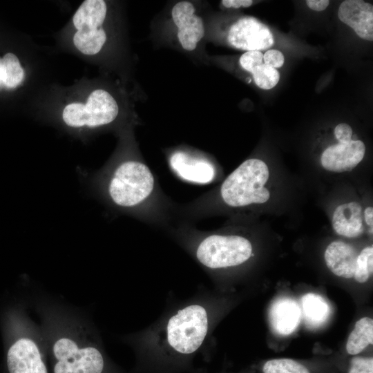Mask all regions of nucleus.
I'll use <instances>...</instances> for the list:
<instances>
[{
    "label": "nucleus",
    "instance_id": "obj_1",
    "mask_svg": "<svg viewBox=\"0 0 373 373\" xmlns=\"http://www.w3.org/2000/svg\"><path fill=\"white\" fill-rule=\"evenodd\" d=\"M232 304L231 298L202 289L169 305L149 327L122 337L135 357L130 373H204L194 368L195 358Z\"/></svg>",
    "mask_w": 373,
    "mask_h": 373
},
{
    "label": "nucleus",
    "instance_id": "obj_2",
    "mask_svg": "<svg viewBox=\"0 0 373 373\" xmlns=\"http://www.w3.org/2000/svg\"><path fill=\"white\" fill-rule=\"evenodd\" d=\"M130 128L113 157L88 178L92 193L115 214L164 231L175 222L176 203L162 191Z\"/></svg>",
    "mask_w": 373,
    "mask_h": 373
},
{
    "label": "nucleus",
    "instance_id": "obj_3",
    "mask_svg": "<svg viewBox=\"0 0 373 373\" xmlns=\"http://www.w3.org/2000/svg\"><path fill=\"white\" fill-rule=\"evenodd\" d=\"M37 312L51 373H127L108 356L95 326L79 311L40 299Z\"/></svg>",
    "mask_w": 373,
    "mask_h": 373
},
{
    "label": "nucleus",
    "instance_id": "obj_4",
    "mask_svg": "<svg viewBox=\"0 0 373 373\" xmlns=\"http://www.w3.org/2000/svg\"><path fill=\"white\" fill-rule=\"evenodd\" d=\"M164 232L217 283L226 282L255 256L251 240L233 231H204L176 222Z\"/></svg>",
    "mask_w": 373,
    "mask_h": 373
},
{
    "label": "nucleus",
    "instance_id": "obj_5",
    "mask_svg": "<svg viewBox=\"0 0 373 373\" xmlns=\"http://www.w3.org/2000/svg\"><path fill=\"white\" fill-rule=\"evenodd\" d=\"M150 37L155 46L173 49L195 64L209 61L203 3L179 0L166 3L153 19Z\"/></svg>",
    "mask_w": 373,
    "mask_h": 373
},
{
    "label": "nucleus",
    "instance_id": "obj_6",
    "mask_svg": "<svg viewBox=\"0 0 373 373\" xmlns=\"http://www.w3.org/2000/svg\"><path fill=\"white\" fill-rule=\"evenodd\" d=\"M17 334L8 347V373H49L45 340L40 328L23 312L17 319Z\"/></svg>",
    "mask_w": 373,
    "mask_h": 373
},
{
    "label": "nucleus",
    "instance_id": "obj_7",
    "mask_svg": "<svg viewBox=\"0 0 373 373\" xmlns=\"http://www.w3.org/2000/svg\"><path fill=\"white\" fill-rule=\"evenodd\" d=\"M162 151L170 170L182 181L202 185L213 182L218 177L216 162L204 151L182 144Z\"/></svg>",
    "mask_w": 373,
    "mask_h": 373
},
{
    "label": "nucleus",
    "instance_id": "obj_8",
    "mask_svg": "<svg viewBox=\"0 0 373 373\" xmlns=\"http://www.w3.org/2000/svg\"><path fill=\"white\" fill-rule=\"evenodd\" d=\"M224 37L229 46L246 52L267 49L274 42L269 28L252 17L236 19L229 26Z\"/></svg>",
    "mask_w": 373,
    "mask_h": 373
},
{
    "label": "nucleus",
    "instance_id": "obj_9",
    "mask_svg": "<svg viewBox=\"0 0 373 373\" xmlns=\"http://www.w3.org/2000/svg\"><path fill=\"white\" fill-rule=\"evenodd\" d=\"M86 126L90 130L114 126L119 119L120 106L116 97L103 88L94 90L85 104Z\"/></svg>",
    "mask_w": 373,
    "mask_h": 373
},
{
    "label": "nucleus",
    "instance_id": "obj_10",
    "mask_svg": "<svg viewBox=\"0 0 373 373\" xmlns=\"http://www.w3.org/2000/svg\"><path fill=\"white\" fill-rule=\"evenodd\" d=\"M365 146L359 140L337 143L327 147L322 153L321 163L327 171L343 173L354 169L363 159Z\"/></svg>",
    "mask_w": 373,
    "mask_h": 373
},
{
    "label": "nucleus",
    "instance_id": "obj_11",
    "mask_svg": "<svg viewBox=\"0 0 373 373\" xmlns=\"http://www.w3.org/2000/svg\"><path fill=\"white\" fill-rule=\"evenodd\" d=\"M339 19L363 39L373 40V6L361 0L343 1L338 10Z\"/></svg>",
    "mask_w": 373,
    "mask_h": 373
},
{
    "label": "nucleus",
    "instance_id": "obj_12",
    "mask_svg": "<svg viewBox=\"0 0 373 373\" xmlns=\"http://www.w3.org/2000/svg\"><path fill=\"white\" fill-rule=\"evenodd\" d=\"M357 256L353 246L341 240L330 242L324 252L325 262L329 271L347 279L354 276Z\"/></svg>",
    "mask_w": 373,
    "mask_h": 373
},
{
    "label": "nucleus",
    "instance_id": "obj_13",
    "mask_svg": "<svg viewBox=\"0 0 373 373\" xmlns=\"http://www.w3.org/2000/svg\"><path fill=\"white\" fill-rule=\"evenodd\" d=\"M261 373H335L334 367L321 361H299L289 358L266 360L257 366Z\"/></svg>",
    "mask_w": 373,
    "mask_h": 373
},
{
    "label": "nucleus",
    "instance_id": "obj_14",
    "mask_svg": "<svg viewBox=\"0 0 373 373\" xmlns=\"http://www.w3.org/2000/svg\"><path fill=\"white\" fill-rule=\"evenodd\" d=\"M335 232L345 238H356L364 231L362 207L357 202L341 204L334 211L332 219Z\"/></svg>",
    "mask_w": 373,
    "mask_h": 373
},
{
    "label": "nucleus",
    "instance_id": "obj_15",
    "mask_svg": "<svg viewBox=\"0 0 373 373\" xmlns=\"http://www.w3.org/2000/svg\"><path fill=\"white\" fill-rule=\"evenodd\" d=\"M108 6L103 0L84 1L75 12L73 22L77 30L97 29L104 25Z\"/></svg>",
    "mask_w": 373,
    "mask_h": 373
},
{
    "label": "nucleus",
    "instance_id": "obj_16",
    "mask_svg": "<svg viewBox=\"0 0 373 373\" xmlns=\"http://www.w3.org/2000/svg\"><path fill=\"white\" fill-rule=\"evenodd\" d=\"M373 342V320L364 316L358 319L350 332L346 344L345 352L347 355L354 356L362 352Z\"/></svg>",
    "mask_w": 373,
    "mask_h": 373
},
{
    "label": "nucleus",
    "instance_id": "obj_17",
    "mask_svg": "<svg viewBox=\"0 0 373 373\" xmlns=\"http://www.w3.org/2000/svg\"><path fill=\"white\" fill-rule=\"evenodd\" d=\"M108 41L103 26L93 30H77L73 37L75 47L83 54L94 55L99 52Z\"/></svg>",
    "mask_w": 373,
    "mask_h": 373
},
{
    "label": "nucleus",
    "instance_id": "obj_18",
    "mask_svg": "<svg viewBox=\"0 0 373 373\" xmlns=\"http://www.w3.org/2000/svg\"><path fill=\"white\" fill-rule=\"evenodd\" d=\"M298 311L291 302L283 301L276 305L274 313V323L277 330L282 334L292 332L298 319Z\"/></svg>",
    "mask_w": 373,
    "mask_h": 373
},
{
    "label": "nucleus",
    "instance_id": "obj_19",
    "mask_svg": "<svg viewBox=\"0 0 373 373\" xmlns=\"http://www.w3.org/2000/svg\"><path fill=\"white\" fill-rule=\"evenodd\" d=\"M3 68V84L13 88L19 85L24 78V70L17 57L8 52L1 59Z\"/></svg>",
    "mask_w": 373,
    "mask_h": 373
},
{
    "label": "nucleus",
    "instance_id": "obj_20",
    "mask_svg": "<svg viewBox=\"0 0 373 373\" xmlns=\"http://www.w3.org/2000/svg\"><path fill=\"white\" fill-rule=\"evenodd\" d=\"M303 306L306 318L313 323L324 321L327 315L328 307L321 297L309 294L303 299Z\"/></svg>",
    "mask_w": 373,
    "mask_h": 373
},
{
    "label": "nucleus",
    "instance_id": "obj_21",
    "mask_svg": "<svg viewBox=\"0 0 373 373\" xmlns=\"http://www.w3.org/2000/svg\"><path fill=\"white\" fill-rule=\"evenodd\" d=\"M373 273V247L363 248L358 254L353 278L358 283L367 282Z\"/></svg>",
    "mask_w": 373,
    "mask_h": 373
},
{
    "label": "nucleus",
    "instance_id": "obj_22",
    "mask_svg": "<svg viewBox=\"0 0 373 373\" xmlns=\"http://www.w3.org/2000/svg\"><path fill=\"white\" fill-rule=\"evenodd\" d=\"M252 79L260 88L269 90L274 88L280 79L277 69L265 64L257 66L251 73Z\"/></svg>",
    "mask_w": 373,
    "mask_h": 373
},
{
    "label": "nucleus",
    "instance_id": "obj_23",
    "mask_svg": "<svg viewBox=\"0 0 373 373\" xmlns=\"http://www.w3.org/2000/svg\"><path fill=\"white\" fill-rule=\"evenodd\" d=\"M62 119L69 128L80 129L86 126L85 104L82 103H71L68 104L63 111Z\"/></svg>",
    "mask_w": 373,
    "mask_h": 373
},
{
    "label": "nucleus",
    "instance_id": "obj_24",
    "mask_svg": "<svg viewBox=\"0 0 373 373\" xmlns=\"http://www.w3.org/2000/svg\"><path fill=\"white\" fill-rule=\"evenodd\" d=\"M341 373H373L372 356L360 354L352 356Z\"/></svg>",
    "mask_w": 373,
    "mask_h": 373
},
{
    "label": "nucleus",
    "instance_id": "obj_25",
    "mask_svg": "<svg viewBox=\"0 0 373 373\" xmlns=\"http://www.w3.org/2000/svg\"><path fill=\"white\" fill-rule=\"evenodd\" d=\"M263 64V54L260 51H248L238 58L240 68L251 73L257 66Z\"/></svg>",
    "mask_w": 373,
    "mask_h": 373
},
{
    "label": "nucleus",
    "instance_id": "obj_26",
    "mask_svg": "<svg viewBox=\"0 0 373 373\" xmlns=\"http://www.w3.org/2000/svg\"><path fill=\"white\" fill-rule=\"evenodd\" d=\"M263 61L265 64L276 69L280 68L283 65L285 58L283 54L280 51L275 49H270L263 54Z\"/></svg>",
    "mask_w": 373,
    "mask_h": 373
},
{
    "label": "nucleus",
    "instance_id": "obj_27",
    "mask_svg": "<svg viewBox=\"0 0 373 373\" xmlns=\"http://www.w3.org/2000/svg\"><path fill=\"white\" fill-rule=\"evenodd\" d=\"M353 131L352 127L345 123L338 124L334 128V135L338 142L345 143L351 141Z\"/></svg>",
    "mask_w": 373,
    "mask_h": 373
},
{
    "label": "nucleus",
    "instance_id": "obj_28",
    "mask_svg": "<svg viewBox=\"0 0 373 373\" xmlns=\"http://www.w3.org/2000/svg\"><path fill=\"white\" fill-rule=\"evenodd\" d=\"M252 0H222L220 4L226 9L248 8L253 4Z\"/></svg>",
    "mask_w": 373,
    "mask_h": 373
},
{
    "label": "nucleus",
    "instance_id": "obj_29",
    "mask_svg": "<svg viewBox=\"0 0 373 373\" xmlns=\"http://www.w3.org/2000/svg\"><path fill=\"white\" fill-rule=\"evenodd\" d=\"M307 6L315 11H322L326 9L329 6L328 0H307L306 1Z\"/></svg>",
    "mask_w": 373,
    "mask_h": 373
},
{
    "label": "nucleus",
    "instance_id": "obj_30",
    "mask_svg": "<svg viewBox=\"0 0 373 373\" xmlns=\"http://www.w3.org/2000/svg\"><path fill=\"white\" fill-rule=\"evenodd\" d=\"M363 216L365 223L370 227V233L372 234L373 209L372 207H367L365 209Z\"/></svg>",
    "mask_w": 373,
    "mask_h": 373
},
{
    "label": "nucleus",
    "instance_id": "obj_31",
    "mask_svg": "<svg viewBox=\"0 0 373 373\" xmlns=\"http://www.w3.org/2000/svg\"><path fill=\"white\" fill-rule=\"evenodd\" d=\"M3 84V68L1 59L0 58V86Z\"/></svg>",
    "mask_w": 373,
    "mask_h": 373
},
{
    "label": "nucleus",
    "instance_id": "obj_32",
    "mask_svg": "<svg viewBox=\"0 0 373 373\" xmlns=\"http://www.w3.org/2000/svg\"><path fill=\"white\" fill-rule=\"evenodd\" d=\"M254 370L253 369H247V370H244L237 373H254Z\"/></svg>",
    "mask_w": 373,
    "mask_h": 373
}]
</instances>
